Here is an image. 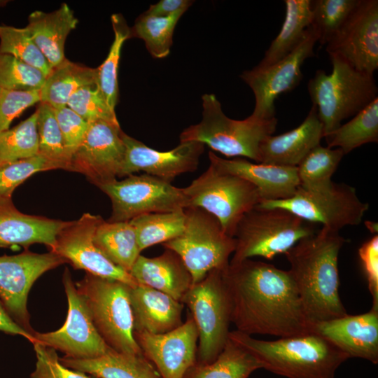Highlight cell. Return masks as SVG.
Listing matches in <instances>:
<instances>
[{
	"mask_svg": "<svg viewBox=\"0 0 378 378\" xmlns=\"http://www.w3.org/2000/svg\"><path fill=\"white\" fill-rule=\"evenodd\" d=\"M222 274L230 300L231 323L237 330L280 337L312 330L288 270L246 259L230 262Z\"/></svg>",
	"mask_w": 378,
	"mask_h": 378,
	"instance_id": "1",
	"label": "cell"
},
{
	"mask_svg": "<svg viewBox=\"0 0 378 378\" xmlns=\"http://www.w3.org/2000/svg\"><path fill=\"white\" fill-rule=\"evenodd\" d=\"M346 241L339 232L322 227L285 253L310 326L347 314L339 294L338 271L339 253Z\"/></svg>",
	"mask_w": 378,
	"mask_h": 378,
	"instance_id": "2",
	"label": "cell"
},
{
	"mask_svg": "<svg viewBox=\"0 0 378 378\" xmlns=\"http://www.w3.org/2000/svg\"><path fill=\"white\" fill-rule=\"evenodd\" d=\"M229 338L251 353L262 368L286 378H334L349 356L322 335L308 332L262 340L230 331Z\"/></svg>",
	"mask_w": 378,
	"mask_h": 378,
	"instance_id": "3",
	"label": "cell"
},
{
	"mask_svg": "<svg viewBox=\"0 0 378 378\" xmlns=\"http://www.w3.org/2000/svg\"><path fill=\"white\" fill-rule=\"evenodd\" d=\"M329 57L332 72L328 74L318 69L307 83L312 105L323 125V137L378 97L374 76L356 70L337 56Z\"/></svg>",
	"mask_w": 378,
	"mask_h": 378,
	"instance_id": "4",
	"label": "cell"
},
{
	"mask_svg": "<svg viewBox=\"0 0 378 378\" xmlns=\"http://www.w3.org/2000/svg\"><path fill=\"white\" fill-rule=\"evenodd\" d=\"M202 100V120L186 128L180 134V142H200L226 157L260 162V144L274 133L277 118L259 119L250 115L244 120H234L223 113L214 94H204Z\"/></svg>",
	"mask_w": 378,
	"mask_h": 378,
	"instance_id": "5",
	"label": "cell"
},
{
	"mask_svg": "<svg viewBox=\"0 0 378 378\" xmlns=\"http://www.w3.org/2000/svg\"><path fill=\"white\" fill-rule=\"evenodd\" d=\"M316 232L315 224L287 210L255 206L244 215L237 226L234 234L236 248L230 262L256 256L272 260Z\"/></svg>",
	"mask_w": 378,
	"mask_h": 378,
	"instance_id": "6",
	"label": "cell"
},
{
	"mask_svg": "<svg viewBox=\"0 0 378 378\" xmlns=\"http://www.w3.org/2000/svg\"><path fill=\"white\" fill-rule=\"evenodd\" d=\"M76 286L105 343L118 352L143 354L134 336L132 287L88 273Z\"/></svg>",
	"mask_w": 378,
	"mask_h": 378,
	"instance_id": "7",
	"label": "cell"
},
{
	"mask_svg": "<svg viewBox=\"0 0 378 378\" xmlns=\"http://www.w3.org/2000/svg\"><path fill=\"white\" fill-rule=\"evenodd\" d=\"M185 229L178 237L162 244L174 251L189 271L195 284L213 270H224L236 248V240L227 234L218 220L198 207L184 209Z\"/></svg>",
	"mask_w": 378,
	"mask_h": 378,
	"instance_id": "8",
	"label": "cell"
},
{
	"mask_svg": "<svg viewBox=\"0 0 378 378\" xmlns=\"http://www.w3.org/2000/svg\"><path fill=\"white\" fill-rule=\"evenodd\" d=\"M183 190L187 207H198L211 214L218 220L224 232L232 237L244 215L262 201L253 184L220 172L211 164Z\"/></svg>",
	"mask_w": 378,
	"mask_h": 378,
	"instance_id": "9",
	"label": "cell"
},
{
	"mask_svg": "<svg viewBox=\"0 0 378 378\" xmlns=\"http://www.w3.org/2000/svg\"><path fill=\"white\" fill-rule=\"evenodd\" d=\"M222 270L210 271L192 285L182 300L198 330L197 362L200 363L214 360L229 338L231 309Z\"/></svg>",
	"mask_w": 378,
	"mask_h": 378,
	"instance_id": "10",
	"label": "cell"
},
{
	"mask_svg": "<svg viewBox=\"0 0 378 378\" xmlns=\"http://www.w3.org/2000/svg\"><path fill=\"white\" fill-rule=\"evenodd\" d=\"M257 206L281 208L312 223L339 232L347 225H357L369 209L362 202L355 188L346 183H336L325 190L309 191L298 187L290 198L262 201Z\"/></svg>",
	"mask_w": 378,
	"mask_h": 378,
	"instance_id": "11",
	"label": "cell"
},
{
	"mask_svg": "<svg viewBox=\"0 0 378 378\" xmlns=\"http://www.w3.org/2000/svg\"><path fill=\"white\" fill-rule=\"evenodd\" d=\"M97 187L111 201V222L130 221L142 214L175 211L188 206L183 188L146 174H132Z\"/></svg>",
	"mask_w": 378,
	"mask_h": 378,
	"instance_id": "12",
	"label": "cell"
},
{
	"mask_svg": "<svg viewBox=\"0 0 378 378\" xmlns=\"http://www.w3.org/2000/svg\"><path fill=\"white\" fill-rule=\"evenodd\" d=\"M318 36L311 25L301 43L279 62L264 68L254 66L239 76L252 90L255 107L251 116L259 119L275 117V101L279 95L287 93L301 82V68L304 61L314 56V49Z\"/></svg>",
	"mask_w": 378,
	"mask_h": 378,
	"instance_id": "13",
	"label": "cell"
},
{
	"mask_svg": "<svg viewBox=\"0 0 378 378\" xmlns=\"http://www.w3.org/2000/svg\"><path fill=\"white\" fill-rule=\"evenodd\" d=\"M62 282L68 301V312L63 326L48 332L34 331L36 342L59 350L65 357L90 359L105 354L110 347L99 334L83 299L66 269Z\"/></svg>",
	"mask_w": 378,
	"mask_h": 378,
	"instance_id": "14",
	"label": "cell"
},
{
	"mask_svg": "<svg viewBox=\"0 0 378 378\" xmlns=\"http://www.w3.org/2000/svg\"><path fill=\"white\" fill-rule=\"evenodd\" d=\"M102 220L100 216L85 213L76 220L66 221L50 251L74 269L134 287L137 284L131 274L113 263L94 241V231Z\"/></svg>",
	"mask_w": 378,
	"mask_h": 378,
	"instance_id": "15",
	"label": "cell"
},
{
	"mask_svg": "<svg viewBox=\"0 0 378 378\" xmlns=\"http://www.w3.org/2000/svg\"><path fill=\"white\" fill-rule=\"evenodd\" d=\"M326 50L356 70L374 76L378 69V1L359 0Z\"/></svg>",
	"mask_w": 378,
	"mask_h": 378,
	"instance_id": "16",
	"label": "cell"
},
{
	"mask_svg": "<svg viewBox=\"0 0 378 378\" xmlns=\"http://www.w3.org/2000/svg\"><path fill=\"white\" fill-rule=\"evenodd\" d=\"M65 262L50 251L36 253L25 251L0 256V302L10 317L27 331L34 332L27 305L31 288L45 272Z\"/></svg>",
	"mask_w": 378,
	"mask_h": 378,
	"instance_id": "17",
	"label": "cell"
},
{
	"mask_svg": "<svg viewBox=\"0 0 378 378\" xmlns=\"http://www.w3.org/2000/svg\"><path fill=\"white\" fill-rule=\"evenodd\" d=\"M122 133L119 123L90 122L71 158L68 171L84 174L96 186L116 179L125 155Z\"/></svg>",
	"mask_w": 378,
	"mask_h": 378,
	"instance_id": "18",
	"label": "cell"
},
{
	"mask_svg": "<svg viewBox=\"0 0 378 378\" xmlns=\"http://www.w3.org/2000/svg\"><path fill=\"white\" fill-rule=\"evenodd\" d=\"M134 336L161 378H183L197 362L199 333L190 314L180 326L167 332L134 330Z\"/></svg>",
	"mask_w": 378,
	"mask_h": 378,
	"instance_id": "19",
	"label": "cell"
},
{
	"mask_svg": "<svg viewBox=\"0 0 378 378\" xmlns=\"http://www.w3.org/2000/svg\"><path fill=\"white\" fill-rule=\"evenodd\" d=\"M125 146V159L118 177L139 172L171 183L177 176L197 168L204 145L197 141L180 142L168 151H158L122 133Z\"/></svg>",
	"mask_w": 378,
	"mask_h": 378,
	"instance_id": "20",
	"label": "cell"
},
{
	"mask_svg": "<svg viewBox=\"0 0 378 378\" xmlns=\"http://www.w3.org/2000/svg\"><path fill=\"white\" fill-rule=\"evenodd\" d=\"M311 330L322 335L350 358L378 363V309L317 322Z\"/></svg>",
	"mask_w": 378,
	"mask_h": 378,
	"instance_id": "21",
	"label": "cell"
},
{
	"mask_svg": "<svg viewBox=\"0 0 378 378\" xmlns=\"http://www.w3.org/2000/svg\"><path fill=\"white\" fill-rule=\"evenodd\" d=\"M209 159L210 164L218 171L237 176L253 184L262 201L290 198L300 186L297 167L255 163L242 158L225 159L212 151L209 152Z\"/></svg>",
	"mask_w": 378,
	"mask_h": 378,
	"instance_id": "22",
	"label": "cell"
},
{
	"mask_svg": "<svg viewBox=\"0 0 378 378\" xmlns=\"http://www.w3.org/2000/svg\"><path fill=\"white\" fill-rule=\"evenodd\" d=\"M323 137V125L312 105L303 122L297 127L265 138L260 144V162L297 167Z\"/></svg>",
	"mask_w": 378,
	"mask_h": 378,
	"instance_id": "23",
	"label": "cell"
},
{
	"mask_svg": "<svg viewBox=\"0 0 378 378\" xmlns=\"http://www.w3.org/2000/svg\"><path fill=\"white\" fill-rule=\"evenodd\" d=\"M66 221L20 212L11 197H0V247L28 248L43 244L50 249Z\"/></svg>",
	"mask_w": 378,
	"mask_h": 378,
	"instance_id": "24",
	"label": "cell"
},
{
	"mask_svg": "<svg viewBox=\"0 0 378 378\" xmlns=\"http://www.w3.org/2000/svg\"><path fill=\"white\" fill-rule=\"evenodd\" d=\"M130 274L136 284L160 290L181 302L192 285V276L181 258L167 248L153 258L140 255Z\"/></svg>",
	"mask_w": 378,
	"mask_h": 378,
	"instance_id": "25",
	"label": "cell"
},
{
	"mask_svg": "<svg viewBox=\"0 0 378 378\" xmlns=\"http://www.w3.org/2000/svg\"><path fill=\"white\" fill-rule=\"evenodd\" d=\"M130 300L135 331L162 334L183 323V304L160 290L137 284Z\"/></svg>",
	"mask_w": 378,
	"mask_h": 378,
	"instance_id": "26",
	"label": "cell"
},
{
	"mask_svg": "<svg viewBox=\"0 0 378 378\" xmlns=\"http://www.w3.org/2000/svg\"><path fill=\"white\" fill-rule=\"evenodd\" d=\"M78 23L74 11L63 3L52 12H32L25 27L52 69L66 59V39Z\"/></svg>",
	"mask_w": 378,
	"mask_h": 378,
	"instance_id": "27",
	"label": "cell"
},
{
	"mask_svg": "<svg viewBox=\"0 0 378 378\" xmlns=\"http://www.w3.org/2000/svg\"><path fill=\"white\" fill-rule=\"evenodd\" d=\"M66 367L97 378H161L154 365L143 355L109 349L94 358H59Z\"/></svg>",
	"mask_w": 378,
	"mask_h": 378,
	"instance_id": "28",
	"label": "cell"
},
{
	"mask_svg": "<svg viewBox=\"0 0 378 378\" xmlns=\"http://www.w3.org/2000/svg\"><path fill=\"white\" fill-rule=\"evenodd\" d=\"M311 3V0L284 1L285 18L281 28L256 67L264 68L279 62L301 43L312 25Z\"/></svg>",
	"mask_w": 378,
	"mask_h": 378,
	"instance_id": "29",
	"label": "cell"
},
{
	"mask_svg": "<svg viewBox=\"0 0 378 378\" xmlns=\"http://www.w3.org/2000/svg\"><path fill=\"white\" fill-rule=\"evenodd\" d=\"M97 70L65 59L52 69L40 90L41 102L53 108L67 105L78 90L97 85Z\"/></svg>",
	"mask_w": 378,
	"mask_h": 378,
	"instance_id": "30",
	"label": "cell"
},
{
	"mask_svg": "<svg viewBox=\"0 0 378 378\" xmlns=\"http://www.w3.org/2000/svg\"><path fill=\"white\" fill-rule=\"evenodd\" d=\"M93 239L113 263L129 273L141 255L136 231L130 221L102 220L94 231Z\"/></svg>",
	"mask_w": 378,
	"mask_h": 378,
	"instance_id": "31",
	"label": "cell"
},
{
	"mask_svg": "<svg viewBox=\"0 0 378 378\" xmlns=\"http://www.w3.org/2000/svg\"><path fill=\"white\" fill-rule=\"evenodd\" d=\"M261 368L260 363L251 353L228 338L214 360L196 362L183 378H248Z\"/></svg>",
	"mask_w": 378,
	"mask_h": 378,
	"instance_id": "32",
	"label": "cell"
},
{
	"mask_svg": "<svg viewBox=\"0 0 378 378\" xmlns=\"http://www.w3.org/2000/svg\"><path fill=\"white\" fill-rule=\"evenodd\" d=\"M323 138L328 147L340 148L344 155L364 144L377 143L378 97Z\"/></svg>",
	"mask_w": 378,
	"mask_h": 378,
	"instance_id": "33",
	"label": "cell"
},
{
	"mask_svg": "<svg viewBox=\"0 0 378 378\" xmlns=\"http://www.w3.org/2000/svg\"><path fill=\"white\" fill-rule=\"evenodd\" d=\"M344 155L340 148L316 146L297 167L299 187L309 191L330 188L334 183L332 176Z\"/></svg>",
	"mask_w": 378,
	"mask_h": 378,
	"instance_id": "34",
	"label": "cell"
},
{
	"mask_svg": "<svg viewBox=\"0 0 378 378\" xmlns=\"http://www.w3.org/2000/svg\"><path fill=\"white\" fill-rule=\"evenodd\" d=\"M186 215L183 209L150 213L130 220L134 227L141 251L158 244L167 242L182 234Z\"/></svg>",
	"mask_w": 378,
	"mask_h": 378,
	"instance_id": "35",
	"label": "cell"
},
{
	"mask_svg": "<svg viewBox=\"0 0 378 378\" xmlns=\"http://www.w3.org/2000/svg\"><path fill=\"white\" fill-rule=\"evenodd\" d=\"M185 12L178 11L167 17L154 16L144 12L130 28V38L142 39L148 52L154 58H164L169 54L174 30Z\"/></svg>",
	"mask_w": 378,
	"mask_h": 378,
	"instance_id": "36",
	"label": "cell"
},
{
	"mask_svg": "<svg viewBox=\"0 0 378 378\" xmlns=\"http://www.w3.org/2000/svg\"><path fill=\"white\" fill-rule=\"evenodd\" d=\"M114 39L104 62L97 68V86L108 106L115 111L118 97V70L124 42L130 38V27L120 14L111 18Z\"/></svg>",
	"mask_w": 378,
	"mask_h": 378,
	"instance_id": "37",
	"label": "cell"
},
{
	"mask_svg": "<svg viewBox=\"0 0 378 378\" xmlns=\"http://www.w3.org/2000/svg\"><path fill=\"white\" fill-rule=\"evenodd\" d=\"M38 154L36 111L14 127L0 132V164L31 158Z\"/></svg>",
	"mask_w": 378,
	"mask_h": 378,
	"instance_id": "38",
	"label": "cell"
},
{
	"mask_svg": "<svg viewBox=\"0 0 378 378\" xmlns=\"http://www.w3.org/2000/svg\"><path fill=\"white\" fill-rule=\"evenodd\" d=\"M36 112L38 155L57 164L59 169L68 170L69 160L54 108L46 103L39 102Z\"/></svg>",
	"mask_w": 378,
	"mask_h": 378,
	"instance_id": "39",
	"label": "cell"
},
{
	"mask_svg": "<svg viewBox=\"0 0 378 378\" xmlns=\"http://www.w3.org/2000/svg\"><path fill=\"white\" fill-rule=\"evenodd\" d=\"M0 53L11 55L39 69L46 76L52 67L24 28L0 25Z\"/></svg>",
	"mask_w": 378,
	"mask_h": 378,
	"instance_id": "40",
	"label": "cell"
},
{
	"mask_svg": "<svg viewBox=\"0 0 378 378\" xmlns=\"http://www.w3.org/2000/svg\"><path fill=\"white\" fill-rule=\"evenodd\" d=\"M359 0L312 1V25L316 29L321 46L326 43L342 26Z\"/></svg>",
	"mask_w": 378,
	"mask_h": 378,
	"instance_id": "41",
	"label": "cell"
},
{
	"mask_svg": "<svg viewBox=\"0 0 378 378\" xmlns=\"http://www.w3.org/2000/svg\"><path fill=\"white\" fill-rule=\"evenodd\" d=\"M46 76L15 57L0 53V88L13 90H40Z\"/></svg>",
	"mask_w": 378,
	"mask_h": 378,
	"instance_id": "42",
	"label": "cell"
},
{
	"mask_svg": "<svg viewBox=\"0 0 378 378\" xmlns=\"http://www.w3.org/2000/svg\"><path fill=\"white\" fill-rule=\"evenodd\" d=\"M59 169L46 158H31L0 164V197H11L15 188L34 174Z\"/></svg>",
	"mask_w": 378,
	"mask_h": 378,
	"instance_id": "43",
	"label": "cell"
},
{
	"mask_svg": "<svg viewBox=\"0 0 378 378\" xmlns=\"http://www.w3.org/2000/svg\"><path fill=\"white\" fill-rule=\"evenodd\" d=\"M66 106L88 123L98 120L119 123L115 111L108 106L97 85L78 90Z\"/></svg>",
	"mask_w": 378,
	"mask_h": 378,
	"instance_id": "44",
	"label": "cell"
},
{
	"mask_svg": "<svg viewBox=\"0 0 378 378\" xmlns=\"http://www.w3.org/2000/svg\"><path fill=\"white\" fill-rule=\"evenodd\" d=\"M33 344L36 361L30 378H97L64 366L56 350L39 342Z\"/></svg>",
	"mask_w": 378,
	"mask_h": 378,
	"instance_id": "45",
	"label": "cell"
},
{
	"mask_svg": "<svg viewBox=\"0 0 378 378\" xmlns=\"http://www.w3.org/2000/svg\"><path fill=\"white\" fill-rule=\"evenodd\" d=\"M41 102L40 90H13L0 88V132L27 108Z\"/></svg>",
	"mask_w": 378,
	"mask_h": 378,
	"instance_id": "46",
	"label": "cell"
},
{
	"mask_svg": "<svg viewBox=\"0 0 378 378\" xmlns=\"http://www.w3.org/2000/svg\"><path fill=\"white\" fill-rule=\"evenodd\" d=\"M54 111L70 163L73 154L85 135L89 123L67 106L54 108Z\"/></svg>",
	"mask_w": 378,
	"mask_h": 378,
	"instance_id": "47",
	"label": "cell"
},
{
	"mask_svg": "<svg viewBox=\"0 0 378 378\" xmlns=\"http://www.w3.org/2000/svg\"><path fill=\"white\" fill-rule=\"evenodd\" d=\"M368 281L369 291L372 298V307L378 309V235L374 234L358 248Z\"/></svg>",
	"mask_w": 378,
	"mask_h": 378,
	"instance_id": "48",
	"label": "cell"
},
{
	"mask_svg": "<svg viewBox=\"0 0 378 378\" xmlns=\"http://www.w3.org/2000/svg\"><path fill=\"white\" fill-rule=\"evenodd\" d=\"M192 3L189 0H160L151 4L145 13L154 16L167 17L178 11H186Z\"/></svg>",
	"mask_w": 378,
	"mask_h": 378,
	"instance_id": "49",
	"label": "cell"
},
{
	"mask_svg": "<svg viewBox=\"0 0 378 378\" xmlns=\"http://www.w3.org/2000/svg\"><path fill=\"white\" fill-rule=\"evenodd\" d=\"M0 331L12 335H20L31 344L36 342L34 332H31L18 325L8 314L0 302Z\"/></svg>",
	"mask_w": 378,
	"mask_h": 378,
	"instance_id": "50",
	"label": "cell"
},
{
	"mask_svg": "<svg viewBox=\"0 0 378 378\" xmlns=\"http://www.w3.org/2000/svg\"><path fill=\"white\" fill-rule=\"evenodd\" d=\"M365 224L371 233L374 234H377V223L373 221H365Z\"/></svg>",
	"mask_w": 378,
	"mask_h": 378,
	"instance_id": "51",
	"label": "cell"
},
{
	"mask_svg": "<svg viewBox=\"0 0 378 378\" xmlns=\"http://www.w3.org/2000/svg\"><path fill=\"white\" fill-rule=\"evenodd\" d=\"M8 3L7 0H0V7L5 6Z\"/></svg>",
	"mask_w": 378,
	"mask_h": 378,
	"instance_id": "52",
	"label": "cell"
}]
</instances>
